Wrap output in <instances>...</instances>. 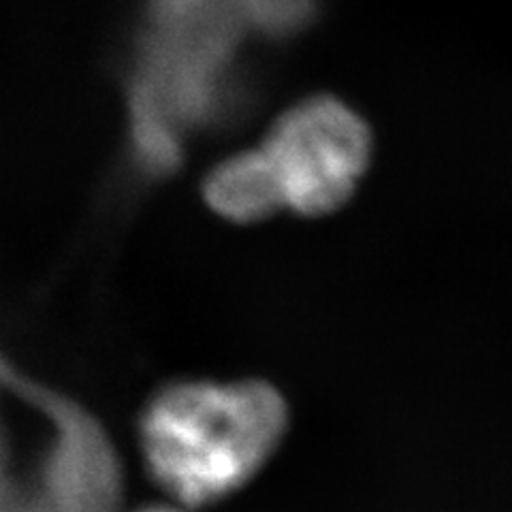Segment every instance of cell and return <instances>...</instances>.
<instances>
[{
  "mask_svg": "<svg viewBox=\"0 0 512 512\" xmlns=\"http://www.w3.org/2000/svg\"><path fill=\"white\" fill-rule=\"evenodd\" d=\"M284 429L286 406L265 382H184L152 399L141 444L158 483L199 506L246 485Z\"/></svg>",
  "mask_w": 512,
  "mask_h": 512,
  "instance_id": "obj_1",
  "label": "cell"
},
{
  "mask_svg": "<svg viewBox=\"0 0 512 512\" xmlns=\"http://www.w3.org/2000/svg\"><path fill=\"white\" fill-rule=\"evenodd\" d=\"M261 150L288 210L318 218L355 195L370 167L372 133L346 103L320 94L278 116Z\"/></svg>",
  "mask_w": 512,
  "mask_h": 512,
  "instance_id": "obj_2",
  "label": "cell"
},
{
  "mask_svg": "<svg viewBox=\"0 0 512 512\" xmlns=\"http://www.w3.org/2000/svg\"><path fill=\"white\" fill-rule=\"evenodd\" d=\"M0 384L52 427L39 483L52 512H118L122 472L105 429L75 399L30 378L0 355Z\"/></svg>",
  "mask_w": 512,
  "mask_h": 512,
  "instance_id": "obj_3",
  "label": "cell"
},
{
  "mask_svg": "<svg viewBox=\"0 0 512 512\" xmlns=\"http://www.w3.org/2000/svg\"><path fill=\"white\" fill-rule=\"evenodd\" d=\"M203 197L229 222H263L284 210L280 184L261 148L235 154L214 167L203 182Z\"/></svg>",
  "mask_w": 512,
  "mask_h": 512,
  "instance_id": "obj_4",
  "label": "cell"
},
{
  "mask_svg": "<svg viewBox=\"0 0 512 512\" xmlns=\"http://www.w3.org/2000/svg\"><path fill=\"white\" fill-rule=\"evenodd\" d=\"M0 512H52L41 489H32L11 470L9 442L0 425Z\"/></svg>",
  "mask_w": 512,
  "mask_h": 512,
  "instance_id": "obj_5",
  "label": "cell"
},
{
  "mask_svg": "<svg viewBox=\"0 0 512 512\" xmlns=\"http://www.w3.org/2000/svg\"><path fill=\"white\" fill-rule=\"evenodd\" d=\"M143 512H178V510H171V508H150V510H143Z\"/></svg>",
  "mask_w": 512,
  "mask_h": 512,
  "instance_id": "obj_6",
  "label": "cell"
}]
</instances>
